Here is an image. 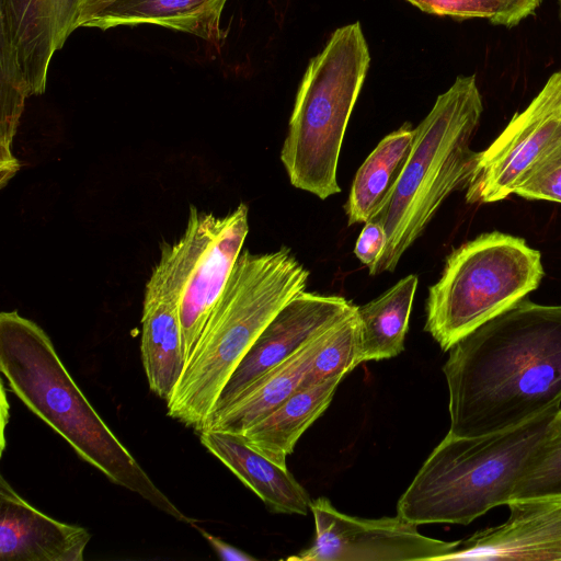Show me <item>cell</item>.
I'll list each match as a JSON object with an SVG mask.
<instances>
[{
	"label": "cell",
	"instance_id": "obj_1",
	"mask_svg": "<svg viewBox=\"0 0 561 561\" xmlns=\"http://www.w3.org/2000/svg\"><path fill=\"white\" fill-rule=\"evenodd\" d=\"M448 352L450 434H492L561 408V305L523 298Z\"/></svg>",
	"mask_w": 561,
	"mask_h": 561
},
{
	"label": "cell",
	"instance_id": "obj_2",
	"mask_svg": "<svg viewBox=\"0 0 561 561\" xmlns=\"http://www.w3.org/2000/svg\"><path fill=\"white\" fill-rule=\"evenodd\" d=\"M0 370L23 404L112 482L192 523L153 483L76 383L49 335L18 311L0 313Z\"/></svg>",
	"mask_w": 561,
	"mask_h": 561
},
{
	"label": "cell",
	"instance_id": "obj_3",
	"mask_svg": "<svg viewBox=\"0 0 561 561\" xmlns=\"http://www.w3.org/2000/svg\"><path fill=\"white\" fill-rule=\"evenodd\" d=\"M309 271L287 247L242 250L183 373L168 415L202 432L229 378L268 322L306 289Z\"/></svg>",
	"mask_w": 561,
	"mask_h": 561
},
{
	"label": "cell",
	"instance_id": "obj_4",
	"mask_svg": "<svg viewBox=\"0 0 561 561\" xmlns=\"http://www.w3.org/2000/svg\"><path fill=\"white\" fill-rule=\"evenodd\" d=\"M560 409L492 434L447 433L399 499L397 515L415 525H468L507 505Z\"/></svg>",
	"mask_w": 561,
	"mask_h": 561
},
{
	"label": "cell",
	"instance_id": "obj_5",
	"mask_svg": "<svg viewBox=\"0 0 561 561\" xmlns=\"http://www.w3.org/2000/svg\"><path fill=\"white\" fill-rule=\"evenodd\" d=\"M482 113L476 76H458L414 127L408 160L386 203L370 219L382 225L387 236L370 275L394 271L443 202L467 185L478 153L470 142Z\"/></svg>",
	"mask_w": 561,
	"mask_h": 561
},
{
	"label": "cell",
	"instance_id": "obj_6",
	"mask_svg": "<svg viewBox=\"0 0 561 561\" xmlns=\"http://www.w3.org/2000/svg\"><path fill=\"white\" fill-rule=\"evenodd\" d=\"M370 64L358 22L335 30L299 84L280 160L293 186L325 199L341 192L337 164Z\"/></svg>",
	"mask_w": 561,
	"mask_h": 561
},
{
	"label": "cell",
	"instance_id": "obj_7",
	"mask_svg": "<svg viewBox=\"0 0 561 561\" xmlns=\"http://www.w3.org/2000/svg\"><path fill=\"white\" fill-rule=\"evenodd\" d=\"M541 254L519 237L493 231L455 249L430 287L425 331L443 351L540 284Z\"/></svg>",
	"mask_w": 561,
	"mask_h": 561
},
{
	"label": "cell",
	"instance_id": "obj_8",
	"mask_svg": "<svg viewBox=\"0 0 561 561\" xmlns=\"http://www.w3.org/2000/svg\"><path fill=\"white\" fill-rule=\"evenodd\" d=\"M249 232L248 206L241 203L218 217L190 207L186 228L161 245L154 271L176 300L185 360L221 296Z\"/></svg>",
	"mask_w": 561,
	"mask_h": 561
},
{
	"label": "cell",
	"instance_id": "obj_9",
	"mask_svg": "<svg viewBox=\"0 0 561 561\" xmlns=\"http://www.w3.org/2000/svg\"><path fill=\"white\" fill-rule=\"evenodd\" d=\"M79 0H1V153L12 142L28 96L46 88L53 55L75 31Z\"/></svg>",
	"mask_w": 561,
	"mask_h": 561
},
{
	"label": "cell",
	"instance_id": "obj_10",
	"mask_svg": "<svg viewBox=\"0 0 561 561\" xmlns=\"http://www.w3.org/2000/svg\"><path fill=\"white\" fill-rule=\"evenodd\" d=\"M560 138L561 70H558L528 106L514 114L497 138L477 153L467 183V203H494L514 194L531 167Z\"/></svg>",
	"mask_w": 561,
	"mask_h": 561
},
{
	"label": "cell",
	"instance_id": "obj_11",
	"mask_svg": "<svg viewBox=\"0 0 561 561\" xmlns=\"http://www.w3.org/2000/svg\"><path fill=\"white\" fill-rule=\"evenodd\" d=\"M316 537L297 561L444 560L459 540L444 541L422 535L415 524L397 515L376 519L339 512L325 497L311 501Z\"/></svg>",
	"mask_w": 561,
	"mask_h": 561
},
{
	"label": "cell",
	"instance_id": "obj_12",
	"mask_svg": "<svg viewBox=\"0 0 561 561\" xmlns=\"http://www.w3.org/2000/svg\"><path fill=\"white\" fill-rule=\"evenodd\" d=\"M342 296L301 291L268 322L229 378L213 411L355 310ZM213 415V414H211Z\"/></svg>",
	"mask_w": 561,
	"mask_h": 561
},
{
	"label": "cell",
	"instance_id": "obj_13",
	"mask_svg": "<svg viewBox=\"0 0 561 561\" xmlns=\"http://www.w3.org/2000/svg\"><path fill=\"white\" fill-rule=\"evenodd\" d=\"M501 525L459 540L444 560H561V493L513 499Z\"/></svg>",
	"mask_w": 561,
	"mask_h": 561
},
{
	"label": "cell",
	"instance_id": "obj_14",
	"mask_svg": "<svg viewBox=\"0 0 561 561\" xmlns=\"http://www.w3.org/2000/svg\"><path fill=\"white\" fill-rule=\"evenodd\" d=\"M91 535L59 522L24 500L0 479L1 561H82Z\"/></svg>",
	"mask_w": 561,
	"mask_h": 561
},
{
	"label": "cell",
	"instance_id": "obj_15",
	"mask_svg": "<svg viewBox=\"0 0 561 561\" xmlns=\"http://www.w3.org/2000/svg\"><path fill=\"white\" fill-rule=\"evenodd\" d=\"M202 445L251 489L273 513L306 515L311 500L287 467L250 446L242 435L222 431L199 432Z\"/></svg>",
	"mask_w": 561,
	"mask_h": 561
},
{
	"label": "cell",
	"instance_id": "obj_16",
	"mask_svg": "<svg viewBox=\"0 0 561 561\" xmlns=\"http://www.w3.org/2000/svg\"><path fill=\"white\" fill-rule=\"evenodd\" d=\"M141 325L140 353L148 386L167 402L186 360L176 300L154 271L145 289Z\"/></svg>",
	"mask_w": 561,
	"mask_h": 561
},
{
	"label": "cell",
	"instance_id": "obj_17",
	"mask_svg": "<svg viewBox=\"0 0 561 561\" xmlns=\"http://www.w3.org/2000/svg\"><path fill=\"white\" fill-rule=\"evenodd\" d=\"M331 328L254 380L224 409L214 412L204 430L242 435L271 414L298 389Z\"/></svg>",
	"mask_w": 561,
	"mask_h": 561
},
{
	"label": "cell",
	"instance_id": "obj_18",
	"mask_svg": "<svg viewBox=\"0 0 561 561\" xmlns=\"http://www.w3.org/2000/svg\"><path fill=\"white\" fill-rule=\"evenodd\" d=\"M228 0H118L89 20L84 27L156 24L205 41L222 38L220 19Z\"/></svg>",
	"mask_w": 561,
	"mask_h": 561
},
{
	"label": "cell",
	"instance_id": "obj_19",
	"mask_svg": "<svg viewBox=\"0 0 561 561\" xmlns=\"http://www.w3.org/2000/svg\"><path fill=\"white\" fill-rule=\"evenodd\" d=\"M341 377L313 386L298 387L271 414L248 428L242 437L265 457L282 467L300 436L330 405Z\"/></svg>",
	"mask_w": 561,
	"mask_h": 561
},
{
	"label": "cell",
	"instance_id": "obj_20",
	"mask_svg": "<svg viewBox=\"0 0 561 561\" xmlns=\"http://www.w3.org/2000/svg\"><path fill=\"white\" fill-rule=\"evenodd\" d=\"M414 128L385 136L357 170L344 205L348 225L366 224L383 206L410 154Z\"/></svg>",
	"mask_w": 561,
	"mask_h": 561
},
{
	"label": "cell",
	"instance_id": "obj_21",
	"mask_svg": "<svg viewBox=\"0 0 561 561\" xmlns=\"http://www.w3.org/2000/svg\"><path fill=\"white\" fill-rule=\"evenodd\" d=\"M417 283L416 275H408L374 300L356 307L360 363L392 358L403 351Z\"/></svg>",
	"mask_w": 561,
	"mask_h": 561
},
{
	"label": "cell",
	"instance_id": "obj_22",
	"mask_svg": "<svg viewBox=\"0 0 561 561\" xmlns=\"http://www.w3.org/2000/svg\"><path fill=\"white\" fill-rule=\"evenodd\" d=\"M359 353L360 329L355 308L329 330L299 387L313 386L334 377L343 378L360 364Z\"/></svg>",
	"mask_w": 561,
	"mask_h": 561
},
{
	"label": "cell",
	"instance_id": "obj_23",
	"mask_svg": "<svg viewBox=\"0 0 561 561\" xmlns=\"http://www.w3.org/2000/svg\"><path fill=\"white\" fill-rule=\"evenodd\" d=\"M561 493V409L518 482L514 497Z\"/></svg>",
	"mask_w": 561,
	"mask_h": 561
},
{
	"label": "cell",
	"instance_id": "obj_24",
	"mask_svg": "<svg viewBox=\"0 0 561 561\" xmlns=\"http://www.w3.org/2000/svg\"><path fill=\"white\" fill-rule=\"evenodd\" d=\"M514 194L561 203V138L531 167Z\"/></svg>",
	"mask_w": 561,
	"mask_h": 561
},
{
	"label": "cell",
	"instance_id": "obj_25",
	"mask_svg": "<svg viewBox=\"0 0 561 561\" xmlns=\"http://www.w3.org/2000/svg\"><path fill=\"white\" fill-rule=\"evenodd\" d=\"M421 11L457 20L485 19L497 10L496 0H407Z\"/></svg>",
	"mask_w": 561,
	"mask_h": 561
},
{
	"label": "cell",
	"instance_id": "obj_26",
	"mask_svg": "<svg viewBox=\"0 0 561 561\" xmlns=\"http://www.w3.org/2000/svg\"><path fill=\"white\" fill-rule=\"evenodd\" d=\"M387 243L386 231L378 221L369 220L364 225L356 241L354 253L356 257L371 268L381 257Z\"/></svg>",
	"mask_w": 561,
	"mask_h": 561
},
{
	"label": "cell",
	"instance_id": "obj_27",
	"mask_svg": "<svg viewBox=\"0 0 561 561\" xmlns=\"http://www.w3.org/2000/svg\"><path fill=\"white\" fill-rule=\"evenodd\" d=\"M497 10L489 21L493 25L512 28L530 16L543 0H496Z\"/></svg>",
	"mask_w": 561,
	"mask_h": 561
},
{
	"label": "cell",
	"instance_id": "obj_28",
	"mask_svg": "<svg viewBox=\"0 0 561 561\" xmlns=\"http://www.w3.org/2000/svg\"><path fill=\"white\" fill-rule=\"evenodd\" d=\"M198 531L206 538L209 545L217 552L218 557L225 561H254V557L241 551L231 545L225 542L220 538L208 534L204 529L197 528Z\"/></svg>",
	"mask_w": 561,
	"mask_h": 561
},
{
	"label": "cell",
	"instance_id": "obj_29",
	"mask_svg": "<svg viewBox=\"0 0 561 561\" xmlns=\"http://www.w3.org/2000/svg\"><path fill=\"white\" fill-rule=\"evenodd\" d=\"M117 1L118 0H79L73 28L84 27L89 20Z\"/></svg>",
	"mask_w": 561,
	"mask_h": 561
},
{
	"label": "cell",
	"instance_id": "obj_30",
	"mask_svg": "<svg viewBox=\"0 0 561 561\" xmlns=\"http://www.w3.org/2000/svg\"><path fill=\"white\" fill-rule=\"evenodd\" d=\"M557 1H558V5H559V19L561 22V0H557Z\"/></svg>",
	"mask_w": 561,
	"mask_h": 561
}]
</instances>
